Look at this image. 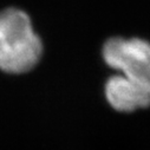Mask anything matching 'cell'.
Instances as JSON below:
<instances>
[{"label":"cell","instance_id":"obj_1","mask_svg":"<svg viewBox=\"0 0 150 150\" xmlns=\"http://www.w3.org/2000/svg\"><path fill=\"white\" fill-rule=\"evenodd\" d=\"M43 45L27 13L19 8L0 12V70L21 74L40 60Z\"/></svg>","mask_w":150,"mask_h":150},{"label":"cell","instance_id":"obj_2","mask_svg":"<svg viewBox=\"0 0 150 150\" xmlns=\"http://www.w3.org/2000/svg\"><path fill=\"white\" fill-rule=\"evenodd\" d=\"M102 56L127 82L150 89V43L141 38L114 37L104 44Z\"/></svg>","mask_w":150,"mask_h":150},{"label":"cell","instance_id":"obj_3","mask_svg":"<svg viewBox=\"0 0 150 150\" xmlns=\"http://www.w3.org/2000/svg\"><path fill=\"white\" fill-rule=\"evenodd\" d=\"M105 97L110 106L120 112H134L150 106V89L131 84L121 74L106 81Z\"/></svg>","mask_w":150,"mask_h":150}]
</instances>
